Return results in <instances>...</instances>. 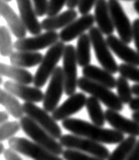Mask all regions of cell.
<instances>
[{
  "mask_svg": "<svg viewBox=\"0 0 139 160\" xmlns=\"http://www.w3.org/2000/svg\"><path fill=\"white\" fill-rule=\"evenodd\" d=\"M60 142L63 147H65L67 149H75L78 151H82V152L94 155V156L104 160L108 159L109 155H110L108 148H106L103 144L94 140H91L89 138L78 136V135H63L60 139Z\"/></svg>",
  "mask_w": 139,
  "mask_h": 160,
  "instance_id": "5",
  "label": "cell"
},
{
  "mask_svg": "<svg viewBox=\"0 0 139 160\" xmlns=\"http://www.w3.org/2000/svg\"><path fill=\"white\" fill-rule=\"evenodd\" d=\"M132 119L139 123V112H133L132 113Z\"/></svg>",
  "mask_w": 139,
  "mask_h": 160,
  "instance_id": "44",
  "label": "cell"
},
{
  "mask_svg": "<svg viewBox=\"0 0 139 160\" xmlns=\"http://www.w3.org/2000/svg\"><path fill=\"white\" fill-rule=\"evenodd\" d=\"M21 125L22 131L27 135V136L32 139L37 144L41 145L44 148L49 150L56 155H61L64 152V147L61 144V142H58L52 135H49L45 130L39 126L36 122L33 121L31 118L28 116L22 117L19 121Z\"/></svg>",
  "mask_w": 139,
  "mask_h": 160,
  "instance_id": "2",
  "label": "cell"
},
{
  "mask_svg": "<svg viewBox=\"0 0 139 160\" xmlns=\"http://www.w3.org/2000/svg\"><path fill=\"white\" fill-rule=\"evenodd\" d=\"M78 87L86 93H90L92 96H95L101 102L110 109H114L117 112H121L123 109L124 103L121 102L119 96L111 91L110 88L102 85L88 79L86 77H80L78 80Z\"/></svg>",
  "mask_w": 139,
  "mask_h": 160,
  "instance_id": "3",
  "label": "cell"
},
{
  "mask_svg": "<svg viewBox=\"0 0 139 160\" xmlns=\"http://www.w3.org/2000/svg\"><path fill=\"white\" fill-rule=\"evenodd\" d=\"M127 160H139V140L136 142V144L134 146L132 152L129 155Z\"/></svg>",
  "mask_w": 139,
  "mask_h": 160,
  "instance_id": "39",
  "label": "cell"
},
{
  "mask_svg": "<svg viewBox=\"0 0 139 160\" xmlns=\"http://www.w3.org/2000/svg\"><path fill=\"white\" fill-rule=\"evenodd\" d=\"M3 1H5V2H11L12 0H3Z\"/></svg>",
  "mask_w": 139,
  "mask_h": 160,
  "instance_id": "47",
  "label": "cell"
},
{
  "mask_svg": "<svg viewBox=\"0 0 139 160\" xmlns=\"http://www.w3.org/2000/svg\"><path fill=\"white\" fill-rule=\"evenodd\" d=\"M8 119H9V113L6 111H1L0 112V124L3 125L5 124L6 122H8Z\"/></svg>",
  "mask_w": 139,
  "mask_h": 160,
  "instance_id": "41",
  "label": "cell"
},
{
  "mask_svg": "<svg viewBox=\"0 0 139 160\" xmlns=\"http://www.w3.org/2000/svg\"><path fill=\"white\" fill-rule=\"evenodd\" d=\"M62 126L74 135L89 138L101 144H119L124 140V134L115 129H106L81 119L69 118L62 122Z\"/></svg>",
  "mask_w": 139,
  "mask_h": 160,
  "instance_id": "1",
  "label": "cell"
},
{
  "mask_svg": "<svg viewBox=\"0 0 139 160\" xmlns=\"http://www.w3.org/2000/svg\"><path fill=\"white\" fill-rule=\"evenodd\" d=\"M91 47L92 42L91 38L87 33H83L79 37L76 47V53H77L78 65L81 67H86L91 63Z\"/></svg>",
  "mask_w": 139,
  "mask_h": 160,
  "instance_id": "26",
  "label": "cell"
},
{
  "mask_svg": "<svg viewBox=\"0 0 139 160\" xmlns=\"http://www.w3.org/2000/svg\"><path fill=\"white\" fill-rule=\"evenodd\" d=\"M5 148H4V145H3V143L1 142V144H0V153L1 154H4V152H5Z\"/></svg>",
  "mask_w": 139,
  "mask_h": 160,
  "instance_id": "46",
  "label": "cell"
},
{
  "mask_svg": "<svg viewBox=\"0 0 139 160\" xmlns=\"http://www.w3.org/2000/svg\"><path fill=\"white\" fill-rule=\"evenodd\" d=\"M4 159L5 160H22V158L19 156L18 152H16L13 149H6L4 152Z\"/></svg>",
  "mask_w": 139,
  "mask_h": 160,
  "instance_id": "38",
  "label": "cell"
},
{
  "mask_svg": "<svg viewBox=\"0 0 139 160\" xmlns=\"http://www.w3.org/2000/svg\"><path fill=\"white\" fill-rule=\"evenodd\" d=\"M8 146L19 154H23L32 160H65L64 158H61L60 155L53 154L35 141L27 140L21 137H13L9 139Z\"/></svg>",
  "mask_w": 139,
  "mask_h": 160,
  "instance_id": "6",
  "label": "cell"
},
{
  "mask_svg": "<svg viewBox=\"0 0 139 160\" xmlns=\"http://www.w3.org/2000/svg\"><path fill=\"white\" fill-rule=\"evenodd\" d=\"M86 108L92 123L103 127L106 122V117H105V112H103L102 107L100 104V100L97 99L95 96L91 95L87 99Z\"/></svg>",
  "mask_w": 139,
  "mask_h": 160,
  "instance_id": "28",
  "label": "cell"
},
{
  "mask_svg": "<svg viewBox=\"0 0 139 160\" xmlns=\"http://www.w3.org/2000/svg\"><path fill=\"white\" fill-rule=\"evenodd\" d=\"M0 73L1 76L10 78L12 81L23 83V84H30L33 83L35 76L29 72L28 70L21 67H17L14 65L5 64V63H1L0 64Z\"/></svg>",
  "mask_w": 139,
  "mask_h": 160,
  "instance_id": "23",
  "label": "cell"
},
{
  "mask_svg": "<svg viewBox=\"0 0 139 160\" xmlns=\"http://www.w3.org/2000/svg\"><path fill=\"white\" fill-rule=\"evenodd\" d=\"M83 76L92 81L100 83L102 85L106 86L108 88H115L117 84V79L113 76V74L110 73L104 68H100L95 65H88L86 67H83Z\"/></svg>",
  "mask_w": 139,
  "mask_h": 160,
  "instance_id": "21",
  "label": "cell"
},
{
  "mask_svg": "<svg viewBox=\"0 0 139 160\" xmlns=\"http://www.w3.org/2000/svg\"><path fill=\"white\" fill-rule=\"evenodd\" d=\"M0 14L5 19L11 32L17 39H23V38H25L28 32L24 26L21 18L16 14L15 11L8 5V3L3 1V0H0Z\"/></svg>",
  "mask_w": 139,
  "mask_h": 160,
  "instance_id": "19",
  "label": "cell"
},
{
  "mask_svg": "<svg viewBox=\"0 0 139 160\" xmlns=\"http://www.w3.org/2000/svg\"><path fill=\"white\" fill-rule=\"evenodd\" d=\"M136 142L137 140L135 136H129L125 138L110 153L107 160H127L129 155L131 154Z\"/></svg>",
  "mask_w": 139,
  "mask_h": 160,
  "instance_id": "27",
  "label": "cell"
},
{
  "mask_svg": "<svg viewBox=\"0 0 139 160\" xmlns=\"http://www.w3.org/2000/svg\"><path fill=\"white\" fill-rule=\"evenodd\" d=\"M116 89H117V95L119 96L121 102L124 104L129 103L133 98V91L132 88L130 87L128 83V79H126L123 76H120L117 78V84H116Z\"/></svg>",
  "mask_w": 139,
  "mask_h": 160,
  "instance_id": "30",
  "label": "cell"
},
{
  "mask_svg": "<svg viewBox=\"0 0 139 160\" xmlns=\"http://www.w3.org/2000/svg\"><path fill=\"white\" fill-rule=\"evenodd\" d=\"M89 36L91 38L92 47L94 49L96 58L100 65L102 66V68L106 69L112 74L117 73L119 65L117 64L114 57L112 56L107 41L103 37V32L100 31L99 28L93 27L89 32Z\"/></svg>",
  "mask_w": 139,
  "mask_h": 160,
  "instance_id": "7",
  "label": "cell"
},
{
  "mask_svg": "<svg viewBox=\"0 0 139 160\" xmlns=\"http://www.w3.org/2000/svg\"><path fill=\"white\" fill-rule=\"evenodd\" d=\"M125 1H136V0H125Z\"/></svg>",
  "mask_w": 139,
  "mask_h": 160,
  "instance_id": "48",
  "label": "cell"
},
{
  "mask_svg": "<svg viewBox=\"0 0 139 160\" xmlns=\"http://www.w3.org/2000/svg\"><path fill=\"white\" fill-rule=\"evenodd\" d=\"M95 3L96 0H80L78 5L79 12L83 15L88 14L92 8L95 6Z\"/></svg>",
  "mask_w": 139,
  "mask_h": 160,
  "instance_id": "36",
  "label": "cell"
},
{
  "mask_svg": "<svg viewBox=\"0 0 139 160\" xmlns=\"http://www.w3.org/2000/svg\"><path fill=\"white\" fill-rule=\"evenodd\" d=\"M109 9H110L111 18L114 23L115 29L119 33L120 39L126 44L131 43L133 41L132 24L130 22L128 16L118 0H109Z\"/></svg>",
  "mask_w": 139,
  "mask_h": 160,
  "instance_id": "12",
  "label": "cell"
},
{
  "mask_svg": "<svg viewBox=\"0 0 139 160\" xmlns=\"http://www.w3.org/2000/svg\"><path fill=\"white\" fill-rule=\"evenodd\" d=\"M95 20L98 28L104 35L110 36L114 32V23L111 18L110 9L107 0H96L95 3Z\"/></svg>",
  "mask_w": 139,
  "mask_h": 160,
  "instance_id": "20",
  "label": "cell"
},
{
  "mask_svg": "<svg viewBox=\"0 0 139 160\" xmlns=\"http://www.w3.org/2000/svg\"><path fill=\"white\" fill-rule=\"evenodd\" d=\"M16 4L19 10V16L21 18L27 32L35 36L41 33L44 29L41 22L37 19L39 16L31 0H16Z\"/></svg>",
  "mask_w": 139,
  "mask_h": 160,
  "instance_id": "16",
  "label": "cell"
},
{
  "mask_svg": "<svg viewBox=\"0 0 139 160\" xmlns=\"http://www.w3.org/2000/svg\"><path fill=\"white\" fill-rule=\"evenodd\" d=\"M95 22V15H92L90 13L82 15L81 18L75 19L69 26L62 29L60 32V41L64 42V43L72 42L76 38H79L83 33H85V32L90 31L94 27Z\"/></svg>",
  "mask_w": 139,
  "mask_h": 160,
  "instance_id": "15",
  "label": "cell"
},
{
  "mask_svg": "<svg viewBox=\"0 0 139 160\" xmlns=\"http://www.w3.org/2000/svg\"><path fill=\"white\" fill-rule=\"evenodd\" d=\"M14 43H12L11 33L6 27L0 28V55L2 57H10L13 53Z\"/></svg>",
  "mask_w": 139,
  "mask_h": 160,
  "instance_id": "29",
  "label": "cell"
},
{
  "mask_svg": "<svg viewBox=\"0 0 139 160\" xmlns=\"http://www.w3.org/2000/svg\"><path fill=\"white\" fill-rule=\"evenodd\" d=\"M78 60L76 48L73 45L66 46L64 56H63V71L65 78V93L72 95L76 93L78 87Z\"/></svg>",
  "mask_w": 139,
  "mask_h": 160,
  "instance_id": "8",
  "label": "cell"
},
{
  "mask_svg": "<svg viewBox=\"0 0 139 160\" xmlns=\"http://www.w3.org/2000/svg\"><path fill=\"white\" fill-rule=\"evenodd\" d=\"M20 129H21V125L17 121L6 122L0 127V141L3 142L13 138L14 135L19 132Z\"/></svg>",
  "mask_w": 139,
  "mask_h": 160,
  "instance_id": "31",
  "label": "cell"
},
{
  "mask_svg": "<svg viewBox=\"0 0 139 160\" xmlns=\"http://www.w3.org/2000/svg\"><path fill=\"white\" fill-rule=\"evenodd\" d=\"M133 7H134V9H135V11L139 14V0H136V1L134 2Z\"/></svg>",
  "mask_w": 139,
  "mask_h": 160,
  "instance_id": "45",
  "label": "cell"
},
{
  "mask_svg": "<svg viewBox=\"0 0 139 160\" xmlns=\"http://www.w3.org/2000/svg\"><path fill=\"white\" fill-rule=\"evenodd\" d=\"M132 31H133V41L135 44L136 50L139 54V18L134 19L132 23Z\"/></svg>",
  "mask_w": 139,
  "mask_h": 160,
  "instance_id": "37",
  "label": "cell"
},
{
  "mask_svg": "<svg viewBox=\"0 0 139 160\" xmlns=\"http://www.w3.org/2000/svg\"><path fill=\"white\" fill-rule=\"evenodd\" d=\"M63 158L65 160H104L94 155L87 154L82 151H78L75 149H67L63 152Z\"/></svg>",
  "mask_w": 139,
  "mask_h": 160,
  "instance_id": "33",
  "label": "cell"
},
{
  "mask_svg": "<svg viewBox=\"0 0 139 160\" xmlns=\"http://www.w3.org/2000/svg\"><path fill=\"white\" fill-rule=\"evenodd\" d=\"M118 73H120L121 76L125 77L126 79L131 80L133 82L139 83V67L130 65L127 63H122L119 65Z\"/></svg>",
  "mask_w": 139,
  "mask_h": 160,
  "instance_id": "32",
  "label": "cell"
},
{
  "mask_svg": "<svg viewBox=\"0 0 139 160\" xmlns=\"http://www.w3.org/2000/svg\"><path fill=\"white\" fill-rule=\"evenodd\" d=\"M105 117L108 124L113 129L123 134H128L129 136H139V123L133 119L130 120L120 115L117 111L108 108L105 112Z\"/></svg>",
  "mask_w": 139,
  "mask_h": 160,
  "instance_id": "17",
  "label": "cell"
},
{
  "mask_svg": "<svg viewBox=\"0 0 139 160\" xmlns=\"http://www.w3.org/2000/svg\"><path fill=\"white\" fill-rule=\"evenodd\" d=\"M44 59V55L39 52L30 51H17L13 52L9 57L12 65L21 68H31L39 65Z\"/></svg>",
  "mask_w": 139,
  "mask_h": 160,
  "instance_id": "24",
  "label": "cell"
},
{
  "mask_svg": "<svg viewBox=\"0 0 139 160\" xmlns=\"http://www.w3.org/2000/svg\"><path fill=\"white\" fill-rule=\"evenodd\" d=\"M128 104H129V108L131 109L132 112H139V96L132 98L131 102Z\"/></svg>",
  "mask_w": 139,
  "mask_h": 160,
  "instance_id": "40",
  "label": "cell"
},
{
  "mask_svg": "<svg viewBox=\"0 0 139 160\" xmlns=\"http://www.w3.org/2000/svg\"><path fill=\"white\" fill-rule=\"evenodd\" d=\"M79 2H80V0H68V1H67V6L71 8V9H75L76 6L79 5Z\"/></svg>",
  "mask_w": 139,
  "mask_h": 160,
  "instance_id": "42",
  "label": "cell"
},
{
  "mask_svg": "<svg viewBox=\"0 0 139 160\" xmlns=\"http://www.w3.org/2000/svg\"><path fill=\"white\" fill-rule=\"evenodd\" d=\"M0 103L6 109V112H8V113L15 119L20 120L23 117V104L18 102L16 96L6 91L5 89L0 90Z\"/></svg>",
  "mask_w": 139,
  "mask_h": 160,
  "instance_id": "25",
  "label": "cell"
},
{
  "mask_svg": "<svg viewBox=\"0 0 139 160\" xmlns=\"http://www.w3.org/2000/svg\"><path fill=\"white\" fill-rule=\"evenodd\" d=\"M23 109L24 113H26V116L31 118L33 121L36 122L39 126H41L54 139L60 140L61 137L63 136L62 129L57 123V121L53 118V116L49 115V112H46L44 108L37 107L35 103L26 102L23 103Z\"/></svg>",
  "mask_w": 139,
  "mask_h": 160,
  "instance_id": "10",
  "label": "cell"
},
{
  "mask_svg": "<svg viewBox=\"0 0 139 160\" xmlns=\"http://www.w3.org/2000/svg\"><path fill=\"white\" fill-rule=\"evenodd\" d=\"M68 0H49V8H48V16H53L60 13Z\"/></svg>",
  "mask_w": 139,
  "mask_h": 160,
  "instance_id": "34",
  "label": "cell"
},
{
  "mask_svg": "<svg viewBox=\"0 0 139 160\" xmlns=\"http://www.w3.org/2000/svg\"><path fill=\"white\" fill-rule=\"evenodd\" d=\"M65 48V43L60 41L48 50L35 75L33 84L35 87L41 88L52 76L54 69L58 67V63L64 56Z\"/></svg>",
  "mask_w": 139,
  "mask_h": 160,
  "instance_id": "4",
  "label": "cell"
},
{
  "mask_svg": "<svg viewBox=\"0 0 139 160\" xmlns=\"http://www.w3.org/2000/svg\"><path fill=\"white\" fill-rule=\"evenodd\" d=\"M65 92V78L63 67L58 66L50 76V81L44 92V108L46 112H53L58 108V104Z\"/></svg>",
  "mask_w": 139,
  "mask_h": 160,
  "instance_id": "9",
  "label": "cell"
},
{
  "mask_svg": "<svg viewBox=\"0 0 139 160\" xmlns=\"http://www.w3.org/2000/svg\"><path fill=\"white\" fill-rule=\"evenodd\" d=\"M49 0H32L37 16H44L48 13Z\"/></svg>",
  "mask_w": 139,
  "mask_h": 160,
  "instance_id": "35",
  "label": "cell"
},
{
  "mask_svg": "<svg viewBox=\"0 0 139 160\" xmlns=\"http://www.w3.org/2000/svg\"><path fill=\"white\" fill-rule=\"evenodd\" d=\"M106 41L110 50H112L116 56L124 63L139 67V54L137 51H134L121 39H118L113 35L108 36Z\"/></svg>",
  "mask_w": 139,
  "mask_h": 160,
  "instance_id": "18",
  "label": "cell"
},
{
  "mask_svg": "<svg viewBox=\"0 0 139 160\" xmlns=\"http://www.w3.org/2000/svg\"><path fill=\"white\" fill-rule=\"evenodd\" d=\"M3 87L6 91L10 92L16 98L24 100L26 102H44V93L39 87H31L28 84L18 83L15 81L8 80L3 83Z\"/></svg>",
  "mask_w": 139,
  "mask_h": 160,
  "instance_id": "13",
  "label": "cell"
},
{
  "mask_svg": "<svg viewBox=\"0 0 139 160\" xmlns=\"http://www.w3.org/2000/svg\"><path fill=\"white\" fill-rule=\"evenodd\" d=\"M77 11L75 9L69 8L62 13H58L53 16H48L41 22V27L45 32L48 31H57V29L64 28L77 19Z\"/></svg>",
  "mask_w": 139,
  "mask_h": 160,
  "instance_id": "22",
  "label": "cell"
},
{
  "mask_svg": "<svg viewBox=\"0 0 139 160\" xmlns=\"http://www.w3.org/2000/svg\"><path fill=\"white\" fill-rule=\"evenodd\" d=\"M132 91H133V94H135L136 96H139V83L134 84L132 86Z\"/></svg>",
  "mask_w": 139,
  "mask_h": 160,
  "instance_id": "43",
  "label": "cell"
},
{
  "mask_svg": "<svg viewBox=\"0 0 139 160\" xmlns=\"http://www.w3.org/2000/svg\"><path fill=\"white\" fill-rule=\"evenodd\" d=\"M87 99L88 98L85 93L76 92L70 95L68 99H66L60 107L54 109L52 112V116L56 121H64L69 119L71 116L79 112L84 107H86Z\"/></svg>",
  "mask_w": 139,
  "mask_h": 160,
  "instance_id": "14",
  "label": "cell"
},
{
  "mask_svg": "<svg viewBox=\"0 0 139 160\" xmlns=\"http://www.w3.org/2000/svg\"><path fill=\"white\" fill-rule=\"evenodd\" d=\"M60 40V33L56 31H48L35 37L17 39L14 42V49L17 51L37 52L39 50L50 48Z\"/></svg>",
  "mask_w": 139,
  "mask_h": 160,
  "instance_id": "11",
  "label": "cell"
}]
</instances>
